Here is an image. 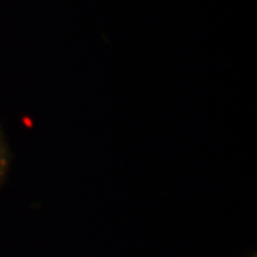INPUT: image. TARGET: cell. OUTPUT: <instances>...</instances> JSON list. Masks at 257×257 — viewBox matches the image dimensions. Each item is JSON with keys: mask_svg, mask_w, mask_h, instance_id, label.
<instances>
[{"mask_svg": "<svg viewBox=\"0 0 257 257\" xmlns=\"http://www.w3.org/2000/svg\"><path fill=\"white\" fill-rule=\"evenodd\" d=\"M5 164H7V159H5V149H4L2 141H0V181H2V177H4Z\"/></svg>", "mask_w": 257, "mask_h": 257, "instance_id": "6da1fadb", "label": "cell"}]
</instances>
